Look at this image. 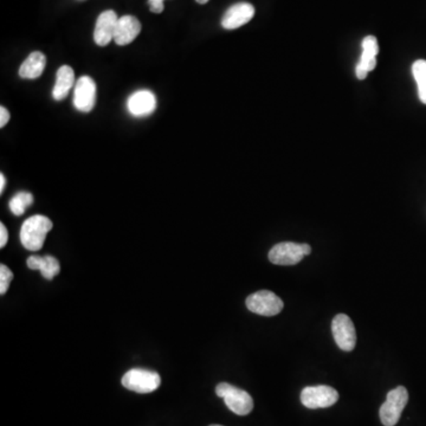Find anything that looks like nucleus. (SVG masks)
Segmentation results:
<instances>
[{"label": "nucleus", "mask_w": 426, "mask_h": 426, "mask_svg": "<svg viewBox=\"0 0 426 426\" xmlns=\"http://www.w3.org/2000/svg\"><path fill=\"white\" fill-rule=\"evenodd\" d=\"M5 185H6V179H5L4 174L1 173L0 174V194L4 192Z\"/></svg>", "instance_id": "393cba45"}, {"label": "nucleus", "mask_w": 426, "mask_h": 426, "mask_svg": "<svg viewBox=\"0 0 426 426\" xmlns=\"http://www.w3.org/2000/svg\"><path fill=\"white\" fill-rule=\"evenodd\" d=\"M247 307L251 313L257 315L275 316L282 312L284 303L272 291H259L247 296Z\"/></svg>", "instance_id": "423d86ee"}, {"label": "nucleus", "mask_w": 426, "mask_h": 426, "mask_svg": "<svg viewBox=\"0 0 426 426\" xmlns=\"http://www.w3.org/2000/svg\"><path fill=\"white\" fill-rule=\"evenodd\" d=\"M45 65H47V58L44 54L40 51H35L23 62V65L19 68V76L26 79H38L43 74Z\"/></svg>", "instance_id": "dca6fc26"}, {"label": "nucleus", "mask_w": 426, "mask_h": 426, "mask_svg": "<svg viewBox=\"0 0 426 426\" xmlns=\"http://www.w3.org/2000/svg\"><path fill=\"white\" fill-rule=\"evenodd\" d=\"M196 1H197L198 4H206V3H208V0H196Z\"/></svg>", "instance_id": "a878e982"}, {"label": "nucleus", "mask_w": 426, "mask_h": 426, "mask_svg": "<svg viewBox=\"0 0 426 426\" xmlns=\"http://www.w3.org/2000/svg\"><path fill=\"white\" fill-rule=\"evenodd\" d=\"M26 264L33 270H40L44 279H49V281L54 279L55 276H57L61 271L60 262L50 254H47V256H31V257L28 258Z\"/></svg>", "instance_id": "2eb2a0df"}, {"label": "nucleus", "mask_w": 426, "mask_h": 426, "mask_svg": "<svg viewBox=\"0 0 426 426\" xmlns=\"http://www.w3.org/2000/svg\"><path fill=\"white\" fill-rule=\"evenodd\" d=\"M337 400H339L337 391L327 385L306 387L301 393L302 404L312 410L330 408Z\"/></svg>", "instance_id": "0eeeda50"}, {"label": "nucleus", "mask_w": 426, "mask_h": 426, "mask_svg": "<svg viewBox=\"0 0 426 426\" xmlns=\"http://www.w3.org/2000/svg\"><path fill=\"white\" fill-rule=\"evenodd\" d=\"M254 8L249 3H238L231 6L223 16L222 26L226 30L238 29L254 18Z\"/></svg>", "instance_id": "f8f14e48"}, {"label": "nucleus", "mask_w": 426, "mask_h": 426, "mask_svg": "<svg viewBox=\"0 0 426 426\" xmlns=\"http://www.w3.org/2000/svg\"><path fill=\"white\" fill-rule=\"evenodd\" d=\"M52 226V222L45 215H36L26 219L21 230L23 247L30 251L40 250Z\"/></svg>", "instance_id": "f257e3e1"}, {"label": "nucleus", "mask_w": 426, "mask_h": 426, "mask_svg": "<svg viewBox=\"0 0 426 426\" xmlns=\"http://www.w3.org/2000/svg\"><path fill=\"white\" fill-rule=\"evenodd\" d=\"M10 121V113L5 107L0 108V127L3 128Z\"/></svg>", "instance_id": "5701e85b"}, {"label": "nucleus", "mask_w": 426, "mask_h": 426, "mask_svg": "<svg viewBox=\"0 0 426 426\" xmlns=\"http://www.w3.org/2000/svg\"><path fill=\"white\" fill-rule=\"evenodd\" d=\"M127 109L136 118L148 116L157 109V97L150 90L135 91L127 101Z\"/></svg>", "instance_id": "9d476101"}, {"label": "nucleus", "mask_w": 426, "mask_h": 426, "mask_svg": "<svg viewBox=\"0 0 426 426\" xmlns=\"http://www.w3.org/2000/svg\"><path fill=\"white\" fill-rule=\"evenodd\" d=\"M210 426H223V425H210Z\"/></svg>", "instance_id": "bb28decb"}, {"label": "nucleus", "mask_w": 426, "mask_h": 426, "mask_svg": "<svg viewBox=\"0 0 426 426\" xmlns=\"http://www.w3.org/2000/svg\"><path fill=\"white\" fill-rule=\"evenodd\" d=\"M141 33V23L134 16H123L118 18L115 28L114 40L118 45H128Z\"/></svg>", "instance_id": "ddd939ff"}, {"label": "nucleus", "mask_w": 426, "mask_h": 426, "mask_svg": "<svg viewBox=\"0 0 426 426\" xmlns=\"http://www.w3.org/2000/svg\"><path fill=\"white\" fill-rule=\"evenodd\" d=\"M408 401V392L404 386H398L390 391L387 393L386 401L380 408V420L383 425H396L399 422Z\"/></svg>", "instance_id": "7ed1b4c3"}, {"label": "nucleus", "mask_w": 426, "mask_h": 426, "mask_svg": "<svg viewBox=\"0 0 426 426\" xmlns=\"http://www.w3.org/2000/svg\"><path fill=\"white\" fill-rule=\"evenodd\" d=\"M357 67L367 72H372L376 67V55L369 54V52L362 51L361 57H360V61H359Z\"/></svg>", "instance_id": "aec40b11"}, {"label": "nucleus", "mask_w": 426, "mask_h": 426, "mask_svg": "<svg viewBox=\"0 0 426 426\" xmlns=\"http://www.w3.org/2000/svg\"><path fill=\"white\" fill-rule=\"evenodd\" d=\"M13 279V272L5 264L0 265V294L4 295Z\"/></svg>", "instance_id": "6ab92c4d"}, {"label": "nucleus", "mask_w": 426, "mask_h": 426, "mask_svg": "<svg viewBox=\"0 0 426 426\" xmlns=\"http://www.w3.org/2000/svg\"><path fill=\"white\" fill-rule=\"evenodd\" d=\"M215 393L223 398L229 410L238 415H247L254 408V400L247 391L228 383H220L215 387Z\"/></svg>", "instance_id": "f03ea898"}, {"label": "nucleus", "mask_w": 426, "mask_h": 426, "mask_svg": "<svg viewBox=\"0 0 426 426\" xmlns=\"http://www.w3.org/2000/svg\"><path fill=\"white\" fill-rule=\"evenodd\" d=\"M362 51L369 52V54L378 55L379 52V45L378 40L374 36H367L362 40Z\"/></svg>", "instance_id": "412c9836"}, {"label": "nucleus", "mask_w": 426, "mask_h": 426, "mask_svg": "<svg viewBox=\"0 0 426 426\" xmlns=\"http://www.w3.org/2000/svg\"><path fill=\"white\" fill-rule=\"evenodd\" d=\"M162 378L158 373L148 369H133L122 378V385L136 393H151L158 390Z\"/></svg>", "instance_id": "39448f33"}, {"label": "nucleus", "mask_w": 426, "mask_h": 426, "mask_svg": "<svg viewBox=\"0 0 426 426\" xmlns=\"http://www.w3.org/2000/svg\"><path fill=\"white\" fill-rule=\"evenodd\" d=\"M334 340L341 351L352 352L357 344L354 323L346 314H337L332 321Z\"/></svg>", "instance_id": "6e6552de"}, {"label": "nucleus", "mask_w": 426, "mask_h": 426, "mask_svg": "<svg viewBox=\"0 0 426 426\" xmlns=\"http://www.w3.org/2000/svg\"><path fill=\"white\" fill-rule=\"evenodd\" d=\"M9 233L4 224H0V247H4L8 243Z\"/></svg>", "instance_id": "b1692460"}, {"label": "nucleus", "mask_w": 426, "mask_h": 426, "mask_svg": "<svg viewBox=\"0 0 426 426\" xmlns=\"http://www.w3.org/2000/svg\"><path fill=\"white\" fill-rule=\"evenodd\" d=\"M148 5L153 13H162L164 11V0H148Z\"/></svg>", "instance_id": "4be33fe9"}, {"label": "nucleus", "mask_w": 426, "mask_h": 426, "mask_svg": "<svg viewBox=\"0 0 426 426\" xmlns=\"http://www.w3.org/2000/svg\"><path fill=\"white\" fill-rule=\"evenodd\" d=\"M118 21V16L111 10L102 12L99 16L94 30V40L99 47H106L114 40L115 28Z\"/></svg>", "instance_id": "9b49d317"}, {"label": "nucleus", "mask_w": 426, "mask_h": 426, "mask_svg": "<svg viewBox=\"0 0 426 426\" xmlns=\"http://www.w3.org/2000/svg\"><path fill=\"white\" fill-rule=\"evenodd\" d=\"M33 196L29 192H19L10 201V210L15 215H22L26 213V208L33 205Z\"/></svg>", "instance_id": "a211bd4d"}, {"label": "nucleus", "mask_w": 426, "mask_h": 426, "mask_svg": "<svg viewBox=\"0 0 426 426\" xmlns=\"http://www.w3.org/2000/svg\"><path fill=\"white\" fill-rule=\"evenodd\" d=\"M312 252L309 244L293 243V242H282L276 244L271 250L269 251V261L276 265H295L300 263L305 256Z\"/></svg>", "instance_id": "20e7f679"}, {"label": "nucleus", "mask_w": 426, "mask_h": 426, "mask_svg": "<svg viewBox=\"0 0 426 426\" xmlns=\"http://www.w3.org/2000/svg\"><path fill=\"white\" fill-rule=\"evenodd\" d=\"M96 103V83L89 76H82L76 82L74 90V106L82 113L93 111Z\"/></svg>", "instance_id": "1a4fd4ad"}, {"label": "nucleus", "mask_w": 426, "mask_h": 426, "mask_svg": "<svg viewBox=\"0 0 426 426\" xmlns=\"http://www.w3.org/2000/svg\"><path fill=\"white\" fill-rule=\"evenodd\" d=\"M74 86H75V72L69 65H62L56 74V83L52 90L54 100H65Z\"/></svg>", "instance_id": "4468645a"}, {"label": "nucleus", "mask_w": 426, "mask_h": 426, "mask_svg": "<svg viewBox=\"0 0 426 426\" xmlns=\"http://www.w3.org/2000/svg\"><path fill=\"white\" fill-rule=\"evenodd\" d=\"M412 72L418 86L419 100L426 104V61L418 60L412 65Z\"/></svg>", "instance_id": "f3484780"}]
</instances>
